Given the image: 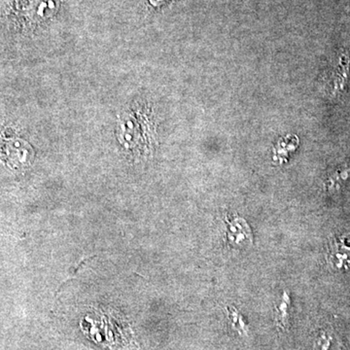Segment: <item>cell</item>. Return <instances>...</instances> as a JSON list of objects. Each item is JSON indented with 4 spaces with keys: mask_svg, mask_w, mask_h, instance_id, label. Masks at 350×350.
Returning <instances> with one entry per match:
<instances>
[{
    "mask_svg": "<svg viewBox=\"0 0 350 350\" xmlns=\"http://www.w3.org/2000/svg\"><path fill=\"white\" fill-rule=\"evenodd\" d=\"M225 220L228 224L227 241L230 243L236 246H241L244 243H252L250 226L243 218L236 216L232 219L226 217Z\"/></svg>",
    "mask_w": 350,
    "mask_h": 350,
    "instance_id": "cell-1",
    "label": "cell"
},
{
    "mask_svg": "<svg viewBox=\"0 0 350 350\" xmlns=\"http://www.w3.org/2000/svg\"><path fill=\"white\" fill-rule=\"evenodd\" d=\"M329 262L336 269L350 268V236L334 239L329 252Z\"/></svg>",
    "mask_w": 350,
    "mask_h": 350,
    "instance_id": "cell-2",
    "label": "cell"
},
{
    "mask_svg": "<svg viewBox=\"0 0 350 350\" xmlns=\"http://www.w3.org/2000/svg\"><path fill=\"white\" fill-rule=\"evenodd\" d=\"M289 297L287 296L286 293L283 295L282 303L280 306V317H278V321H280V325L286 326L287 319H288V306H289Z\"/></svg>",
    "mask_w": 350,
    "mask_h": 350,
    "instance_id": "cell-3",
    "label": "cell"
}]
</instances>
